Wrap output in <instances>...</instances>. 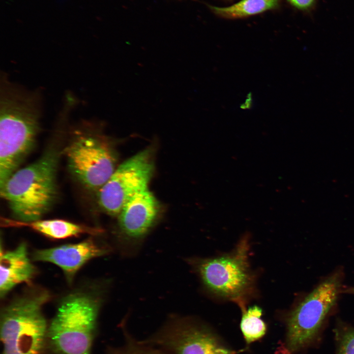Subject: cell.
Returning <instances> with one entry per match:
<instances>
[{
  "label": "cell",
  "instance_id": "6da1fadb",
  "mask_svg": "<svg viewBox=\"0 0 354 354\" xmlns=\"http://www.w3.org/2000/svg\"><path fill=\"white\" fill-rule=\"evenodd\" d=\"M42 97L3 73L0 80V187L34 147L40 130Z\"/></svg>",
  "mask_w": 354,
  "mask_h": 354
},
{
  "label": "cell",
  "instance_id": "7a4b0ae2",
  "mask_svg": "<svg viewBox=\"0 0 354 354\" xmlns=\"http://www.w3.org/2000/svg\"><path fill=\"white\" fill-rule=\"evenodd\" d=\"M58 153L50 150L30 165L16 171L0 187V196L18 221L39 220L57 197Z\"/></svg>",
  "mask_w": 354,
  "mask_h": 354
},
{
  "label": "cell",
  "instance_id": "3957f363",
  "mask_svg": "<svg viewBox=\"0 0 354 354\" xmlns=\"http://www.w3.org/2000/svg\"><path fill=\"white\" fill-rule=\"evenodd\" d=\"M249 250L245 236L232 252L213 258H192L188 262L209 292L236 303L243 311L255 291Z\"/></svg>",
  "mask_w": 354,
  "mask_h": 354
},
{
  "label": "cell",
  "instance_id": "277c9868",
  "mask_svg": "<svg viewBox=\"0 0 354 354\" xmlns=\"http://www.w3.org/2000/svg\"><path fill=\"white\" fill-rule=\"evenodd\" d=\"M100 305L99 298L84 293L64 298L48 330L53 350L58 354H90Z\"/></svg>",
  "mask_w": 354,
  "mask_h": 354
},
{
  "label": "cell",
  "instance_id": "5b68a950",
  "mask_svg": "<svg viewBox=\"0 0 354 354\" xmlns=\"http://www.w3.org/2000/svg\"><path fill=\"white\" fill-rule=\"evenodd\" d=\"M49 299L39 291L18 298L3 311L0 320L2 354H41L48 330L42 307Z\"/></svg>",
  "mask_w": 354,
  "mask_h": 354
},
{
  "label": "cell",
  "instance_id": "8992f818",
  "mask_svg": "<svg viewBox=\"0 0 354 354\" xmlns=\"http://www.w3.org/2000/svg\"><path fill=\"white\" fill-rule=\"evenodd\" d=\"M65 149L69 170L84 187L98 190L116 169L114 153L98 126L82 122Z\"/></svg>",
  "mask_w": 354,
  "mask_h": 354
},
{
  "label": "cell",
  "instance_id": "52a82bcc",
  "mask_svg": "<svg viewBox=\"0 0 354 354\" xmlns=\"http://www.w3.org/2000/svg\"><path fill=\"white\" fill-rule=\"evenodd\" d=\"M341 273H333L318 285L288 316L284 354H292L314 339L335 304L341 286Z\"/></svg>",
  "mask_w": 354,
  "mask_h": 354
},
{
  "label": "cell",
  "instance_id": "ba28073f",
  "mask_svg": "<svg viewBox=\"0 0 354 354\" xmlns=\"http://www.w3.org/2000/svg\"><path fill=\"white\" fill-rule=\"evenodd\" d=\"M142 341L169 354H235L206 326L189 317L171 318Z\"/></svg>",
  "mask_w": 354,
  "mask_h": 354
},
{
  "label": "cell",
  "instance_id": "9c48e42d",
  "mask_svg": "<svg viewBox=\"0 0 354 354\" xmlns=\"http://www.w3.org/2000/svg\"><path fill=\"white\" fill-rule=\"evenodd\" d=\"M150 148L144 149L119 165L98 190V202L107 213L118 215L136 194L148 188L154 164Z\"/></svg>",
  "mask_w": 354,
  "mask_h": 354
},
{
  "label": "cell",
  "instance_id": "30bf717a",
  "mask_svg": "<svg viewBox=\"0 0 354 354\" xmlns=\"http://www.w3.org/2000/svg\"><path fill=\"white\" fill-rule=\"evenodd\" d=\"M160 206L148 189L134 195L118 216V240L125 253L137 250L158 217Z\"/></svg>",
  "mask_w": 354,
  "mask_h": 354
},
{
  "label": "cell",
  "instance_id": "8fae6325",
  "mask_svg": "<svg viewBox=\"0 0 354 354\" xmlns=\"http://www.w3.org/2000/svg\"><path fill=\"white\" fill-rule=\"evenodd\" d=\"M107 251V249L90 239L77 243L39 250L35 252L33 258L36 261L57 265L71 282L85 264L93 258L105 255Z\"/></svg>",
  "mask_w": 354,
  "mask_h": 354
},
{
  "label": "cell",
  "instance_id": "7c38bea8",
  "mask_svg": "<svg viewBox=\"0 0 354 354\" xmlns=\"http://www.w3.org/2000/svg\"><path fill=\"white\" fill-rule=\"evenodd\" d=\"M35 269L28 255L26 244L0 253V293L4 296L16 285L27 282L33 277Z\"/></svg>",
  "mask_w": 354,
  "mask_h": 354
},
{
  "label": "cell",
  "instance_id": "4fadbf2b",
  "mask_svg": "<svg viewBox=\"0 0 354 354\" xmlns=\"http://www.w3.org/2000/svg\"><path fill=\"white\" fill-rule=\"evenodd\" d=\"M1 225L5 227H28L50 238L61 239L82 234L97 235L99 229L77 224L60 219L35 220L22 222L8 218H1Z\"/></svg>",
  "mask_w": 354,
  "mask_h": 354
},
{
  "label": "cell",
  "instance_id": "5bb4252c",
  "mask_svg": "<svg viewBox=\"0 0 354 354\" xmlns=\"http://www.w3.org/2000/svg\"><path fill=\"white\" fill-rule=\"evenodd\" d=\"M279 0H241L224 7L209 6L216 15L227 18H238L254 15L276 8Z\"/></svg>",
  "mask_w": 354,
  "mask_h": 354
},
{
  "label": "cell",
  "instance_id": "9a60e30c",
  "mask_svg": "<svg viewBox=\"0 0 354 354\" xmlns=\"http://www.w3.org/2000/svg\"><path fill=\"white\" fill-rule=\"evenodd\" d=\"M240 329L247 344L256 341L265 334L266 326L261 319L262 309L257 305L242 311Z\"/></svg>",
  "mask_w": 354,
  "mask_h": 354
},
{
  "label": "cell",
  "instance_id": "2e32d148",
  "mask_svg": "<svg viewBox=\"0 0 354 354\" xmlns=\"http://www.w3.org/2000/svg\"><path fill=\"white\" fill-rule=\"evenodd\" d=\"M124 335L125 340L122 346L111 350L109 354H169L142 341L135 340L126 332Z\"/></svg>",
  "mask_w": 354,
  "mask_h": 354
},
{
  "label": "cell",
  "instance_id": "e0dca14e",
  "mask_svg": "<svg viewBox=\"0 0 354 354\" xmlns=\"http://www.w3.org/2000/svg\"><path fill=\"white\" fill-rule=\"evenodd\" d=\"M336 331L338 342L336 354H354V328L344 327Z\"/></svg>",
  "mask_w": 354,
  "mask_h": 354
},
{
  "label": "cell",
  "instance_id": "ac0fdd59",
  "mask_svg": "<svg viewBox=\"0 0 354 354\" xmlns=\"http://www.w3.org/2000/svg\"><path fill=\"white\" fill-rule=\"evenodd\" d=\"M295 7L300 9H305L310 7L314 3L315 0H287Z\"/></svg>",
  "mask_w": 354,
  "mask_h": 354
},
{
  "label": "cell",
  "instance_id": "d6986e66",
  "mask_svg": "<svg viewBox=\"0 0 354 354\" xmlns=\"http://www.w3.org/2000/svg\"><path fill=\"white\" fill-rule=\"evenodd\" d=\"M344 292L354 294V287L348 288L344 290Z\"/></svg>",
  "mask_w": 354,
  "mask_h": 354
}]
</instances>
